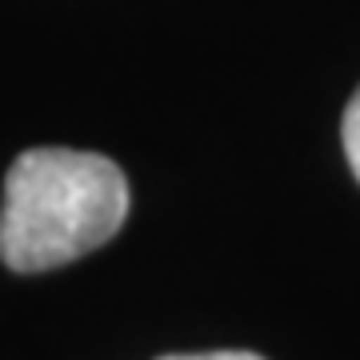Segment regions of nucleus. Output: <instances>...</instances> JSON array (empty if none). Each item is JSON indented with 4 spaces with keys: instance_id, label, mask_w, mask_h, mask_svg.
<instances>
[{
    "instance_id": "obj_1",
    "label": "nucleus",
    "mask_w": 360,
    "mask_h": 360,
    "mask_svg": "<svg viewBox=\"0 0 360 360\" xmlns=\"http://www.w3.org/2000/svg\"><path fill=\"white\" fill-rule=\"evenodd\" d=\"M129 217V180L101 153L28 148L4 176L0 260L49 272L108 245Z\"/></svg>"
},
{
    "instance_id": "obj_2",
    "label": "nucleus",
    "mask_w": 360,
    "mask_h": 360,
    "mask_svg": "<svg viewBox=\"0 0 360 360\" xmlns=\"http://www.w3.org/2000/svg\"><path fill=\"white\" fill-rule=\"evenodd\" d=\"M340 136H345L348 168H352V176L360 180V89H356V96H352V101H348V108H345V124H340Z\"/></svg>"
},
{
    "instance_id": "obj_3",
    "label": "nucleus",
    "mask_w": 360,
    "mask_h": 360,
    "mask_svg": "<svg viewBox=\"0 0 360 360\" xmlns=\"http://www.w3.org/2000/svg\"><path fill=\"white\" fill-rule=\"evenodd\" d=\"M160 360H264L257 352H188V356H160Z\"/></svg>"
}]
</instances>
